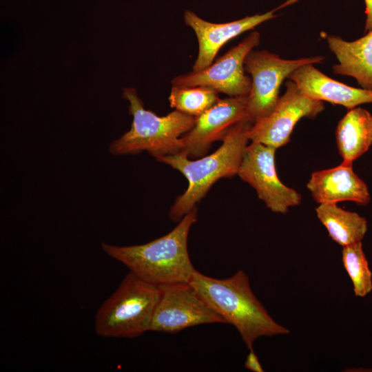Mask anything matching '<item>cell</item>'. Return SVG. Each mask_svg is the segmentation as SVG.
Returning <instances> with one entry per match:
<instances>
[{"mask_svg":"<svg viewBox=\"0 0 372 372\" xmlns=\"http://www.w3.org/2000/svg\"><path fill=\"white\" fill-rule=\"evenodd\" d=\"M366 21L364 32H367L372 30V0H364Z\"/></svg>","mask_w":372,"mask_h":372,"instance_id":"obj_21","label":"cell"},{"mask_svg":"<svg viewBox=\"0 0 372 372\" xmlns=\"http://www.w3.org/2000/svg\"><path fill=\"white\" fill-rule=\"evenodd\" d=\"M189 283L226 323L236 327L248 349L260 337L290 332L269 314L242 270L225 279L211 278L195 270Z\"/></svg>","mask_w":372,"mask_h":372,"instance_id":"obj_1","label":"cell"},{"mask_svg":"<svg viewBox=\"0 0 372 372\" xmlns=\"http://www.w3.org/2000/svg\"><path fill=\"white\" fill-rule=\"evenodd\" d=\"M307 187L319 205L352 201L366 205L371 200L368 187L354 172L352 163L342 161L337 167L313 172Z\"/></svg>","mask_w":372,"mask_h":372,"instance_id":"obj_13","label":"cell"},{"mask_svg":"<svg viewBox=\"0 0 372 372\" xmlns=\"http://www.w3.org/2000/svg\"><path fill=\"white\" fill-rule=\"evenodd\" d=\"M342 259L352 282L355 296H366L372 291V273L362 242L343 247Z\"/></svg>","mask_w":372,"mask_h":372,"instance_id":"obj_19","label":"cell"},{"mask_svg":"<svg viewBox=\"0 0 372 372\" xmlns=\"http://www.w3.org/2000/svg\"><path fill=\"white\" fill-rule=\"evenodd\" d=\"M246 360L245 362V367L253 372H264V369L258 360V356L255 353L254 349H250Z\"/></svg>","mask_w":372,"mask_h":372,"instance_id":"obj_20","label":"cell"},{"mask_svg":"<svg viewBox=\"0 0 372 372\" xmlns=\"http://www.w3.org/2000/svg\"><path fill=\"white\" fill-rule=\"evenodd\" d=\"M276 148L258 142L247 145L238 172L273 212L286 214L300 204L302 196L279 179L275 164Z\"/></svg>","mask_w":372,"mask_h":372,"instance_id":"obj_8","label":"cell"},{"mask_svg":"<svg viewBox=\"0 0 372 372\" xmlns=\"http://www.w3.org/2000/svg\"><path fill=\"white\" fill-rule=\"evenodd\" d=\"M327 36L329 48L338 61L333 66V72L351 76L362 88L372 90V30L353 41L338 36Z\"/></svg>","mask_w":372,"mask_h":372,"instance_id":"obj_15","label":"cell"},{"mask_svg":"<svg viewBox=\"0 0 372 372\" xmlns=\"http://www.w3.org/2000/svg\"><path fill=\"white\" fill-rule=\"evenodd\" d=\"M324 59L321 56L285 59L267 50H251L245 59V70L251 79L247 103L249 121L254 123L272 112L280 98V85L291 72L302 65L320 63Z\"/></svg>","mask_w":372,"mask_h":372,"instance_id":"obj_6","label":"cell"},{"mask_svg":"<svg viewBox=\"0 0 372 372\" xmlns=\"http://www.w3.org/2000/svg\"><path fill=\"white\" fill-rule=\"evenodd\" d=\"M335 141L342 161L353 163L372 145V114L362 107L349 110L338 123Z\"/></svg>","mask_w":372,"mask_h":372,"instance_id":"obj_16","label":"cell"},{"mask_svg":"<svg viewBox=\"0 0 372 372\" xmlns=\"http://www.w3.org/2000/svg\"><path fill=\"white\" fill-rule=\"evenodd\" d=\"M260 34L253 31L242 42L205 69L175 77L172 85L209 87L229 96H248L251 79L245 74V59L260 43Z\"/></svg>","mask_w":372,"mask_h":372,"instance_id":"obj_9","label":"cell"},{"mask_svg":"<svg viewBox=\"0 0 372 372\" xmlns=\"http://www.w3.org/2000/svg\"><path fill=\"white\" fill-rule=\"evenodd\" d=\"M298 0H287L280 6L263 14L247 16L227 23H215L207 21L191 10H186L184 21L196 34L198 54L193 65V71L198 72L210 65L221 47L230 39L259 24L277 17L276 12Z\"/></svg>","mask_w":372,"mask_h":372,"instance_id":"obj_12","label":"cell"},{"mask_svg":"<svg viewBox=\"0 0 372 372\" xmlns=\"http://www.w3.org/2000/svg\"><path fill=\"white\" fill-rule=\"evenodd\" d=\"M286 90L267 116L252 124L249 139L276 149L290 141L293 130L302 118H315L324 107V103L304 96L295 83L288 80Z\"/></svg>","mask_w":372,"mask_h":372,"instance_id":"obj_10","label":"cell"},{"mask_svg":"<svg viewBox=\"0 0 372 372\" xmlns=\"http://www.w3.org/2000/svg\"><path fill=\"white\" fill-rule=\"evenodd\" d=\"M123 96L130 103L133 116L130 130L113 141L109 151L114 155L136 154L147 151L156 158L181 152V137L194 125L196 117L174 110L158 116L144 108L135 89H123Z\"/></svg>","mask_w":372,"mask_h":372,"instance_id":"obj_4","label":"cell"},{"mask_svg":"<svg viewBox=\"0 0 372 372\" xmlns=\"http://www.w3.org/2000/svg\"><path fill=\"white\" fill-rule=\"evenodd\" d=\"M316 212L329 237L342 247L362 242L366 233L367 221L364 217L337 204H320Z\"/></svg>","mask_w":372,"mask_h":372,"instance_id":"obj_17","label":"cell"},{"mask_svg":"<svg viewBox=\"0 0 372 372\" xmlns=\"http://www.w3.org/2000/svg\"><path fill=\"white\" fill-rule=\"evenodd\" d=\"M253 123L242 121L234 125L213 154L191 161L183 152L163 156L156 159L180 172L188 180L186 191L172 206L169 216L174 221L181 220L192 211L218 179L238 174L244 152L249 139Z\"/></svg>","mask_w":372,"mask_h":372,"instance_id":"obj_3","label":"cell"},{"mask_svg":"<svg viewBox=\"0 0 372 372\" xmlns=\"http://www.w3.org/2000/svg\"><path fill=\"white\" fill-rule=\"evenodd\" d=\"M196 220L197 209L194 207L170 232L151 242L132 246L102 242L101 248L130 271L156 286L188 282L196 269L189 256L187 238Z\"/></svg>","mask_w":372,"mask_h":372,"instance_id":"obj_2","label":"cell"},{"mask_svg":"<svg viewBox=\"0 0 372 372\" xmlns=\"http://www.w3.org/2000/svg\"><path fill=\"white\" fill-rule=\"evenodd\" d=\"M288 79L295 83L307 97L342 105L348 110L372 103V90L339 82L318 70L313 64L300 66L289 74Z\"/></svg>","mask_w":372,"mask_h":372,"instance_id":"obj_14","label":"cell"},{"mask_svg":"<svg viewBox=\"0 0 372 372\" xmlns=\"http://www.w3.org/2000/svg\"><path fill=\"white\" fill-rule=\"evenodd\" d=\"M247 96H229L196 117L194 127L181 137V152L187 157H203L212 143L223 140L237 123L248 120Z\"/></svg>","mask_w":372,"mask_h":372,"instance_id":"obj_11","label":"cell"},{"mask_svg":"<svg viewBox=\"0 0 372 372\" xmlns=\"http://www.w3.org/2000/svg\"><path fill=\"white\" fill-rule=\"evenodd\" d=\"M150 331L175 333L184 329L211 323H226L188 282L160 287Z\"/></svg>","mask_w":372,"mask_h":372,"instance_id":"obj_7","label":"cell"},{"mask_svg":"<svg viewBox=\"0 0 372 372\" xmlns=\"http://www.w3.org/2000/svg\"><path fill=\"white\" fill-rule=\"evenodd\" d=\"M161 293L160 287L130 271L98 309L96 333L107 338H135L150 331Z\"/></svg>","mask_w":372,"mask_h":372,"instance_id":"obj_5","label":"cell"},{"mask_svg":"<svg viewBox=\"0 0 372 372\" xmlns=\"http://www.w3.org/2000/svg\"><path fill=\"white\" fill-rule=\"evenodd\" d=\"M220 100L218 92L206 86H174L169 96L170 106L184 114L197 117Z\"/></svg>","mask_w":372,"mask_h":372,"instance_id":"obj_18","label":"cell"}]
</instances>
